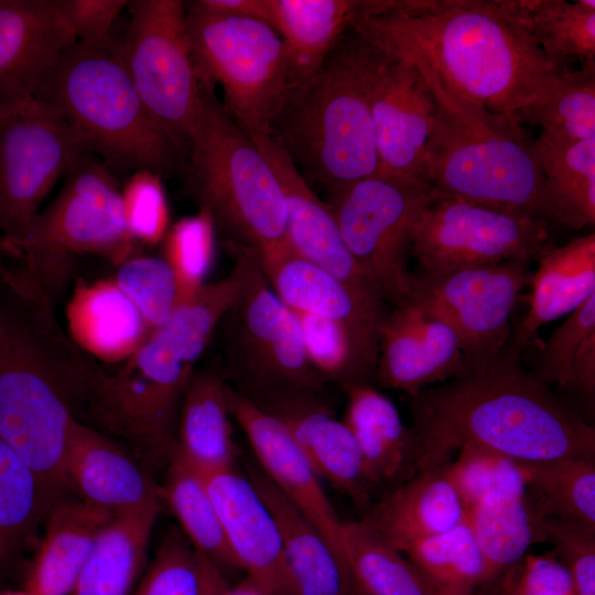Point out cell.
<instances>
[{
  "label": "cell",
  "mask_w": 595,
  "mask_h": 595,
  "mask_svg": "<svg viewBox=\"0 0 595 595\" xmlns=\"http://www.w3.org/2000/svg\"><path fill=\"white\" fill-rule=\"evenodd\" d=\"M354 25L422 57L454 96L520 125L519 111L569 71L551 62L500 0H398Z\"/></svg>",
  "instance_id": "1"
},
{
  "label": "cell",
  "mask_w": 595,
  "mask_h": 595,
  "mask_svg": "<svg viewBox=\"0 0 595 595\" xmlns=\"http://www.w3.org/2000/svg\"><path fill=\"white\" fill-rule=\"evenodd\" d=\"M408 397L416 469L448 463L465 445L518 462L595 459V429L521 366L500 356L489 367Z\"/></svg>",
  "instance_id": "2"
},
{
  "label": "cell",
  "mask_w": 595,
  "mask_h": 595,
  "mask_svg": "<svg viewBox=\"0 0 595 595\" xmlns=\"http://www.w3.org/2000/svg\"><path fill=\"white\" fill-rule=\"evenodd\" d=\"M0 328V439L56 504L68 487L72 424L95 366L57 332L52 311L21 301Z\"/></svg>",
  "instance_id": "3"
},
{
  "label": "cell",
  "mask_w": 595,
  "mask_h": 595,
  "mask_svg": "<svg viewBox=\"0 0 595 595\" xmlns=\"http://www.w3.org/2000/svg\"><path fill=\"white\" fill-rule=\"evenodd\" d=\"M385 55L353 24L320 69L286 96L268 136L304 178L331 187L380 174L371 97Z\"/></svg>",
  "instance_id": "4"
},
{
  "label": "cell",
  "mask_w": 595,
  "mask_h": 595,
  "mask_svg": "<svg viewBox=\"0 0 595 595\" xmlns=\"http://www.w3.org/2000/svg\"><path fill=\"white\" fill-rule=\"evenodd\" d=\"M397 53L415 64L435 99L426 147V182L432 190L547 219L542 175L520 125L454 96L422 57Z\"/></svg>",
  "instance_id": "5"
},
{
  "label": "cell",
  "mask_w": 595,
  "mask_h": 595,
  "mask_svg": "<svg viewBox=\"0 0 595 595\" xmlns=\"http://www.w3.org/2000/svg\"><path fill=\"white\" fill-rule=\"evenodd\" d=\"M115 45L75 42L33 98L58 110L111 172L171 173L181 153L144 106Z\"/></svg>",
  "instance_id": "6"
},
{
  "label": "cell",
  "mask_w": 595,
  "mask_h": 595,
  "mask_svg": "<svg viewBox=\"0 0 595 595\" xmlns=\"http://www.w3.org/2000/svg\"><path fill=\"white\" fill-rule=\"evenodd\" d=\"M64 177L17 249L21 267L0 274L18 298L50 310L78 257L96 255L118 267L139 247L125 221L117 180L104 162L86 153Z\"/></svg>",
  "instance_id": "7"
},
{
  "label": "cell",
  "mask_w": 595,
  "mask_h": 595,
  "mask_svg": "<svg viewBox=\"0 0 595 595\" xmlns=\"http://www.w3.org/2000/svg\"><path fill=\"white\" fill-rule=\"evenodd\" d=\"M202 84L188 136V183L199 210L227 246L263 250L288 244L286 203L268 160L251 137Z\"/></svg>",
  "instance_id": "8"
},
{
  "label": "cell",
  "mask_w": 595,
  "mask_h": 595,
  "mask_svg": "<svg viewBox=\"0 0 595 595\" xmlns=\"http://www.w3.org/2000/svg\"><path fill=\"white\" fill-rule=\"evenodd\" d=\"M201 83L218 84L226 109L249 134H268L294 84L285 46L267 23L185 4Z\"/></svg>",
  "instance_id": "9"
},
{
  "label": "cell",
  "mask_w": 595,
  "mask_h": 595,
  "mask_svg": "<svg viewBox=\"0 0 595 595\" xmlns=\"http://www.w3.org/2000/svg\"><path fill=\"white\" fill-rule=\"evenodd\" d=\"M242 267L238 296L225 323V369L237 392L259 405L316 394L325 385L311 365L294 313L278 298L247 250L227 246Z\"/></svg>",
  "instance_id": "10"
},
{
  "label": "cell",
  "mask_w": 595,
  "mask_h": 595,
  "mask_svg": "<svg viewBox=\"0 0 595 595\" xmlns=\"http://www.w3.org/2000/svg\"><path fill=\"white\" fill-rule=\"evenodd\" d=\"M327 204L354 260L392 307L412 296L415 226L434 196L428 184L374 175L327 187Z\"/></svg>",
  "instance_id": "11"
},
{
  "label": "cell",
  "mask_w": 595,
  "mask_h": 595,
  "mask_svg": "<svg viewBox=\"0 0 595 595\" xmlns=\"http://www.w3.org/2000/svg\"><path fill=\"white\" fill-rule=\"evenodd\" d=\"M128 8L130 24L116 51L150 115L186 154L202 101L186 7L180 0H134Z\"/></svg>",
  "instance_id": "12"
},
{
  "label": "cell",
  "mask_w": 595,
  "mask_h": 595,
  "mask_svg": "<svg viewBox=\"0 0 595 595\" xmlns=\"http://www.w3.org/2000/svg\"><path fill=\"white\" fill-rule=\"evenodd\" d=\"M90 153L63 115L35 98L0 115V232L17 253L40 206L73 164Z\"/></svg>",
  "instance_id": "13"
},
{
  "label": "cell",
  "mask_w": 595,
  "mask_h": 595,
  "mask_svg": "<svg viewBox=\"0 0 595 595\" xmlns=\"http://www.w3.org/2000/svg\"><path fill=\"white\" fill-rule=\"evenodd\" d=\"M531 264V260H510L414 274L411 299L454 329L468 372L489 367L506 349L517 302L533 273Z\"/></svg>",
  "instance_id": "14"
},
{
  "label": "cell",
  "mask_w": 595,
  "mask_h": 595,
  "mask_svg": "<svg viewBox=\"0 0 595 595\" xmlns=\"http://www.w3.org/2000/svg\"><path fill=\"white\" fill-rule=\"evenodd\" d=\"M547 219L516 214L434 192L413 234L419 271L531 260L552 247Z\"/></svg>",
  "instance_id": "15"
},
{
  "label": "cell",
  "mask_w": 595,
  "mask_h": 595,
  "mask_svg": "<svg viewBox=\"0 0 595 595\" xmlns=\"http://www.w3.org/2000/svg\"><path fill=\"white\" fill-rule=\"evenodd\" d=\"M244 249L291 311L324 317L346 332L363 381L372 383L385 306L365 300L328 272L298 256L289 244L263 250Z\"/></svg>",
  "instance_id": "16"
},
{
  "label": "cell",
  "mask_w": 595,
  "mask_h": 595,
  "mask_svg": "<svg viewBox=\"0 0 595 595\" xmlns=\"http://www.w3.org/2000/svg\"><path fill=\"white\" fill-rule=\"evenodd\" d=\"M383 47L386 55L371 97L380 174L428 184L426 147L435 121V99L415 64Z\"/></svg>",
  "instance_id": "17"
},
{
  "label": "cell",
  "mask_w": 595,
  "mask_h": 595,
  "mask_svg": "<svg viewBox=\"0 0 595 595\" xmlns=\"http://www.w3.org/2000/svg\"><path fill=\"white\" fill-rule=\"evenodd\" d=\"M466 374L461 340L439 315L413 299L385 313L375 370L380 387L414 396Z\"/></svg>",
  "instance_id": "18"
},
{
  "label": "cell",
  "mask_w": 595,
  "mask_h": 595,
  "mask_svg": "<svg viewBox=\"0 0 595 595\" xmlns=\"http://www.w3.org/2000/svg\"><path fill=\"white\" fill-rule=\"evenodd\" d=\"M249 136L270 163L282 187L288 213L286 241L291 249L365 300L385 306L377 288L350 255L327 202L315 195L289 155L268 134Z\"/></svg>",
  "instance_id": "19"
},
{
  "label": "cell",
  "mask_w": 595,
  "mask_h": 595,
  "mask_svg": "<svg viewBox=\"0 0 595 595\" xmlns=\"http://www.w3.org/2000/svg\"><path fill=\"white\" fill-rule=\"evenodd\" d=\"M229 414L246 434L261 470L317 529L331 547L345 556L343 521L326 496L320 477L286 428L226 382Z\"/></svg>",
  "instance_id": "20"
},
{
  "label": "cell",
  "mask_w": 595,
  "mask_h": 595,
  "mask_svg": "<svg viewBox=\"0 0 595 595\" xmlns=\"http://www.w3.org/2000/svg\"><path fill=\"white\" fill-rule=\"evenodd\" d=\"M202 475L239 569L268 595H295L278 524L249 478L235 466Z\"/></svg>",
  "instance_id": "21"
},
{
  "label": "cell",
  "mask_w": 595,
  "mask_h": 595,
  "mask_svg": "<svg viewBox=\"0 0 595 595\" xmlns=\"http://www.w3.org/2000/svg\"><path fill=\"white\" fill-rule=\"evenodd\" d=\"M75 42L55 0H0V115L32 99Z\"/></svg>",
  "instance_id": "22"
},
{
  "label": "cell",
  "mask_w": 595,
  "mask_h": 595,
  "mask_svg": "<svg viewBox=\"0 0 595 595\" xmlns=\"http://www.w3.org/2000/svg\"><path fill=\"white\" fill-rule=\"evenodd\" d=\"M258 407L286 428L320 478L328 480L361 509L371 505L376 488L359 446L344 421L336 419L316 394L278 398Z\"/></svg>",
  "instance_id": "23"
},
{
  "label": "cell",
  "mask_w": 595,
  "mask_h": 595,
  "mask_svg": "<svg viewBox=\"0 0 595 595\" xmlns=\"http://www.w3.org/2000/svg\"><path fill=\"white\" fill-rule=\"evenodd\" d=\"M65 472L68 487L82 499L115 516L160 509V490L149 475L117 444L75 419Z\"/></svg>",
  "instance_id": "24"
},
{
  "label": "cell",
  "mask_w": 595,
  "mask_h": 595,
  "mask_svg": "<svg viewBox=\"0 0 595 595\" xmlns=\"http://www.w3.org/2000/svg\"><path fill=\"white\" fill-rule=\"evenodd\" d=\"M364 511L360 521L402 553L423 539L456 527L466 513L444 465L416 472Z\"/></svg>",
  "instance_id": "25"
},
{
  "label": "cell",
  "mask_w": 595,
  "mask_h": 595,
  "mask_svg": "<svg viewBox=\"0 0 595 595\" xmlns=\"http://www.w3.org/2000/svg\"><path fill=\"white\" fill-rule=\"evenodd\" d=\"M527 314L512 328L502 355L521 359L544 325L565 317L595 295V235L570 239L550 247L536 260Z\"/></svg>",
  "instance_id": "26"
},
{
  "label": "cell",
  "mask_w": 595,
  "mask_h": 595,
  "mask_svg": "<svg viewBox=\"0 0 595 595\" xmlns=\"http://www.w3.org/2000/svg\"><path fill=\"white\" fill-rule=\"evenodd\" d=\"M271 511L282 540L295 595H355L356 582L337 553L261 468L246 475Z\"/></svg>",
  "instance_id": "27"
},
{
  "label": "cell",
  "mask_w": 595,
  "mask_h": 595,
  "mask_svg": "<svg viewBox=\"0 0 595 595\" xmlns=\"http://www.w3.org/2000/svg\"><path fill=\"white\" fill-rule=\"evenodd\" d=\"M391 4L392 0H268V24L285 46L294 87L320 69L359 15L382 13Z\"/></svg>",
  "instance_id": "28"
},
{
  "label": "cell",
  "mask_w": 595,
  "mask_h": 595,
  "mask_svg": "<svg viewBox=\"0 0 595 595\" xmlns=\"http://www.w3.org/2000/svg\"><path fill=\"white\" fill-rule=\"evenodd\" d=\"M65 315L75 346L105 364L126 361L152 333L112 277L78 280Z\"/></svg>",
  "instance_id": "29"
},
{
  "label": "cell",
  "mask_w": 595,
  "mask_h": 595,
  "mask_svg": "<svg viewBox=\"0 0 595 595\" xmlns=\"http://www.w3.org/2000/svg\"><path fill=\"white\" fill-rule=\"evenodd\" d=\"M347 397L344 423L354 435L375 488H389L416 472V447L394 403L372 383L342 385Z\"/></svg>",
  "instance_id": "30"
},
{
  "label": "cell",
  "mask_w": 595,
  "mask_h": 595,
  "mask_svg": "<svg viewBox=\"0 0 595 595\" xmlns=\"http://www.w3.org/2000/svg\"><path fill=\"white\" fill-rule=\"evenodd\" d=\"M115 517L87 500H58L46 516V529L29 572L31 595H69L95 542Z\"/></svg>",
  "instance_id": "31"
},
{
  "label": "cell",
  "mask_w": 595,
  "mask_h": 595,
  "mask_svg": "<svg viewBox=\"0 0 595 595\" xmlns=\"http://www.w3.org/2000/svg\"><path fill=\"white\" fill-rule=\"evenodd\" d=\"M230 419L225 379L194 370L180 404L175 451L202 473L235 466Z\"/></svg>",
  "instance_id": "32"
},
{
  "label": "cell",
  "mask_w": 595,
  "mask_h": 595,
  "mask_svg": "<svg viewBox=\"0 0 595 595\" xmlns=\"http://www.w3.org/2000/svg\"><path fill=\"white\" fill-rule=\"evenodd\" d=\"M531 151L542 175L547 217L581 229L595 223V138L541 133Z\"/></svg>",
  "instance_id": "33"
},
{
  "label": "cell",
  "mask_w": 595,
  "mask_h": 595,
  "mask_svg": "<svg viewBox=\"0 0 595 595\" xmlns=\"http://www.w3.org/2000/svg\"><path fill=\"white\" fill-rule=\"evenodd\" d=\"M159 510L115 516L100 531L69 595H129Z\"/></svg>",
  "instance_id": "34"
},
{
  "label": "cell",
  "mask_w": 595,
  "mask_h": 595,
  "mask_svg": "<svg viewBox=\"0 0 595 595\" xmlns=\"http://www.w3.org/2000/svg\"><path fill=\"white\" fill-rule=\"evenodd\" d=\"M491 581L521 562L534 543L545 542L544 518L527 493L486 495L465 513Z\"/></svg>",
  "instance_id": "35"
},
{
  "label": "cell",
  "mask_w": 595,
  "mask_h": 595,
  "mask_svg": "<svg viewBox=\"0 0 595 595\" xmlns=\"http://www.w3.org/2000/svg\"><path fill=\"white\" fill-rule=\"evenodd\" d=\"M554 64L595 61V1L500 0Z\"/></svg>",
  "instance_id": "36"
},
{
  "label": "cell",
  "mask_w": 595,
  "mask_h": 595,
  "mask_svg": "<svg viewBox=\"0 0 595 595\" xmlns=\"http://www.w3.org/2000/svg\"><path fill=\"white\" fill-rule=\"evenodd\" d=\"M160 498L177 518L194 549L221 571L239 569L226 541L202 473L174 451Z\"/></svg>",
  "instance_id": "37"
},
{
  "label": "cell",
  "mask_w": 595,
  "mask_h": 595,
  "mask_svg": "<svg viewBox=\"0 0 595 595\" xmlns=\"http://www.w3.org/2000/svg\"><path fill=\"white\" fill-rule=\"evenodd\" d=\"M526 493L543 517L595 531V459L523 463Z\"/></svg>",
  "instance_id": "38"
},
{
  "label": "cell",
  "mask_w": 595,
  "mask_h": 595,
  "mask_svg": "<svg viewBox=\"0 0 595 595\" xmlns=\"http://www.w3.org/2000/svg\"><path fill=\"white\" fill-rule=\"evenodd\" d=\"M404 553L439 595H473L491 581L466 518L445 532L416 542Z\"/></svg>",
  "instance_id": "39"
},
{
  "label": "cell",
  "mask_w": 595,
  "mask_h": 595,
  "mask_svg": "<svg viewBox=\"0 0 595 595\" xmlns=\"http://www.w3.org/2000/svg\"><path fill=\"white\" fill-rule=\"evenodd\" d=\"M344 554L356 585L371 595H439L402 552L378 539L360 520L344 522Z\"/></svg>",
  "instance_id": "40"
},
{
  "label": "cell",
  "mask_w": 595,
  "mask_h": 595,
  "mask_svg": "<svg viewBox=\"0 0 595 595\" xmlns=\"http://www.w3.org/2000/svg\"><path fill=\"white\" fill-rule=\"evenodd\" d=\"M54 505L36 475L0 439V567L32 539Z\"/></svg>",
  "instance_id": "41"
},
{
  "label": "cell",
  "mask_w": 595,
  "mask_h": 595,
  "mask_svg": "<svg viewBox=\"0 0 595 595\" xmlns=\"http://www.w3.org/2000/svg\"><path fill=\"white\" fill-rule=\"evenodd\" d=\"M519 122L542 128L541 133L567 140L595 138V61L570 69L541 97L518 113Z\"/></svg>",
  "instance_id": "42"
},
{
  "label": "cell",
  "mask_w": 595,
  "mask_h": 595,
  "mask_svg": "<svg viewBox=\"0 0 595 595\" xmlns=\"http://www.w3.org/2000/svg\"><path fill=\"white\" fill-rule=\"evenodd\" d=\"M444 465L465 511L486 495L498 491L524 493L522 462L475 445L461 447Z\"/></svg>",
  "instance_id": "43"
},
{
  "label": "cell",
  "mask_w": 595,
  "mask_h": 595,
  "mask_svg": "<svg viewBox=\"0 0 595 595\" xmlns=\"http://www.w3.org/2000/svg\"><path fill=\"white\" fill-rule=\"evenodd\" d=\"M112 278L151 331L162 326L180 302L174 272L161 256L138 253L119 264Z\"/></svg>",
  "instance_id": "44"
},
{
  "label": "cell",
  "mask_w": 595,
  "mask_h": 595,
  "mask_svg": "<svg viewBox=\"0 0 595 595\" xmlns=\"http://www.w3.org/2000/svg\"><path fill=\"white\" fill-rule=\"evenodd\" d=\"M214 229L210 216L199 210L169 228L161 241V257L174 272L180 301L205 284L214 257Z\"/></svg>",
  "instance_id": "45"
},
{
  "label": "cell",
  "mask_w": 595,
  "mask_h": 595,
  "mask_svg": "<svg viewBox=\"0 0 595 595\" xmlns=\"http://www.w3.org/2000/svg\"><path fill=\"white\" fill-rule=\"evenodd\" d=\"M201 555L183 532L165 536L134 595H201Z\"/></svg>",
  "instance_id": "46"
},
{
  "label": "cell",
  "mask_w": 595,
  "mask_h": 595,
  "mask_svg": "<svg viewBox=\"0 0 595 595\" xmlns=\"http://www.w3.org/2000/svg\"><path fill=\"white\" fill-rule=\"evenodd\" d=\"M293 312V311H292ZM306 356L325 382H364L346 332L324 317L293 312Z\"/></svg>",
  "instance_id": "47"
},
{
  "label": "cell",
  "mask_w": 595,
  "mask_h": 595,
  "mask_svg": "<svg viewBox=\"0 0 595 595\" xmlns=\"http://www.w3.org/2000/svg\"><path fill=\"white\" fill-rule=\"evenodd\" d=\"M161 175L136 170L121 190L125 221L140 246L161 242L169 230V206Z\"/></svg>",
  "instance_id": "48"
},
{
  "label": "cell",
  "mask_w": 595,
  "mask_h": 595,
  "mask_svg": "<svg viewBox=\"0 0 595 595\" xmlns=\"http://www.w3.org/2000/svg\"><path fill=\"white\" fill-rule=\"evenodd\" d=\"M595 334V295L565 316L543 343L532 375L542 383L566 390L573 363L587 337Z\"/></svg>",
  "instance_id": "49"
},
{
  "label": "cell",
  "mask_w": 595,
  "mask_h": 595,
  "mask_svg": "<svg viewBox=\"0 0 595 595\" xmlns=\"http://www.w3.org/2000/svg\"><path fill=\"white\" fill-rule=\"evenodd\" d=\"M544 518L545 542L555 547L577 595H595V531L580 524Z\"/></svg>",
  "instance_id": "50"
},
{
  "label": "cell",
  "mask_w": 595,
  "mask_h": 595,
  "mask_svg": "<svg viewBox=\"0 0 595 595\" xmlns=\"http://www.w3.org/2000/svg\"><path fill=\"white\" fill-rule=\"evenodd\" d=\"M127 0H55L63 22L76 41L96 47L113 44L112 25Z\"/></svg>",
  "instance_id": "51"
},
{
  "label": "cell",
  "mask_w": 595,
  "mask_h": 595,
  "mask_svg": "<svg viewBox=\"0 0 595 595\" xmlns=\"http://www.w3.org/2000/svg\"><path fill=\"white\" fill-rule=\"evenodd\" d=\"M516 582L505 586L506 595H577L573 581L555 555H526Z\"/></svg>",
  "instance_id": "52"
},
{
  "label": "cell",
  "mask_w": 595,
  "mask_h": 595,
  "mask_svg": "<svg viewBox=\"0 0 595 595\" xmlns=\"http://www.w3.org/2000/svg\"><path fill=\"white\" fill-rule=\"evenodd\" d=\"M569 391L578 393L588 401L595 394V334L586 338L582 345L572 368Z\"/></svg>",
  "instance_id": "53"
},
{
  "label": "cell",
  "mask_w": 595,
  "mask_h": 595,
  "mask_svg": "<svg viewBox=\"0 0 595 595\" xmlns=\"http://www.w3.org/2000/svg\"><path fill=\"white\" fill-rule=\"evenodd\" d=\"M194 3L213 12L250 18L268 24V0H197Z\"/></svg>",
  "instance_id": "54"
},
{
  "label": "cell",
  "mask_w": 595,
  "mask_h": 595,
  "mask_svg": "<svg viewBox=\"0 0 595 595\" xmlns=\"http://www.w3.org/2000/svg\"><path fill=\"white\" fill-rule=\"evenodd\" d=\"M201 555V595H223L228 584L223 571L207 556Z\"/></svg>",
  "instance_id": "55"
},
{
  "label": "cell",
  "mask_w": 595,
  "mask_h": 595,
  "mask_svg": "<svg viewBox=\"0 0 595 595\" xmlns=\"http://www.w3.org/2000/svg\"><path fill=\"white\" fill-rule=\"evenodd\" d=\"M223 595H268L267 592L251 577H245L234 587L227 586Z\"/></svg>",
  "instance_id": "56"
},
{
  "label": "cell",
  "mask_w": 595,
  "mask_h": 595,
  "mask_svg": "<svg viewBox=\"0 0 595 595\" xmlns=\"http://www.w3.org/2000/svg\"><path fill=\"white\" fill-rule=\"evenodd\" d=\"M1 595H31L29 594L25 589L23 592H18V593H4V594H1Z\"/></svg>",
  "instance_id": "57"
},
{
  "label": "cell",
  "mask_w": 595,
  "mask_h": 595,
  "mask_svg": "<svg viewBox=\"0 0 595 595\" xmlns=\"http://www.w3.org/2000/svg\"><path fill=\"white\" fill-rule=\"evenodd\" d=\"M357 586V585H356ZM355 595H371L357 586Z\"/></svg>",
  "instance_id": "58"
},
{
  "label": "cell",
  "mask_w": 595,
  "mask_h": 595,
  "mask_svg": "<svg viewBox=\"0 0 595 595\" xmlns=\"http://www.w3.org/2000/svg\"><path fill=\"white\" fill-rule=\"evenodd\" d=\"M2 320H3V307L0 304V328H1Z\"/></svg>",
  "instance_id": "59"
},
{
  "label": "cell",
  "mask_w": 595,
  "mask_h": 595,
  "mask_svg": "<svg viewBox=\"0 0 595 595\" xmlns=\"http://www.w3.org/2000/svg\"><path fill=\"white\" fill-rule=\"evenodd\" d=\"M0 251H3L1 238H0ZM1 267H2V264H1V262H0V270H1Z\"/></svg>",
  "instance_id": "60"
},
{
  "label": "cell",
  "mask_w": 595,
  "mask_h": 595,
  "mask_svg": "<svg viewBox=\"0 0 595 595\" xmlns=\"http://www.w3.org/2000/svg\"><path fill=\"white\" fill-rule=\"evenodd\" d=\"M473 595H475V593H474ZM501 595H506V592H505V587H504V592H502V594H501Z\"/></svg>",
  "instance_id": "61"
}]
</instances>
